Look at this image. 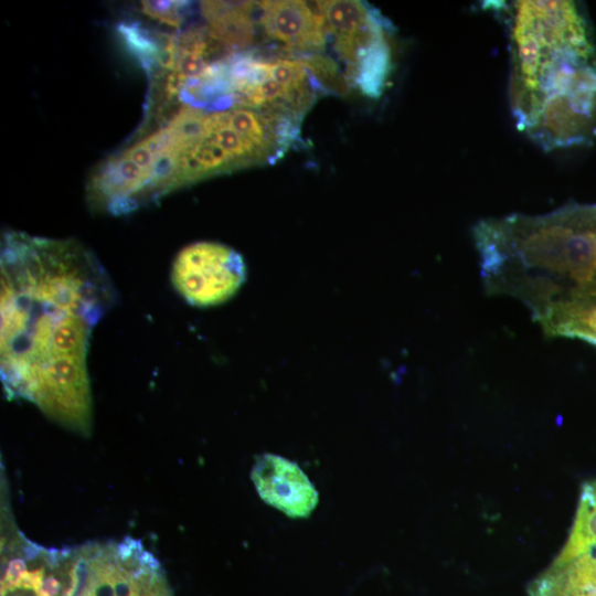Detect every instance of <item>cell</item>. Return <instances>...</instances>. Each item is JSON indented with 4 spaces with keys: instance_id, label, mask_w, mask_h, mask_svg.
<instances>
[{
    "instance_id": "1",
    "label": "cell",
    "mask_w": 596,
    "mask_h": 596,
    "mask_svg": "<svg viewBox=\"0 0 596 596\" xmlns=\"http://www.w3.org/2000/svg\"><path fill=\"white\" fill-rule=\"evenodd\" d=\"M0 279L7 397L30 402L58 425L89 435V340L116 297L107 272L75 240L11 232L3 236Z\"/></svg>"
},
{
    "instance_id": "2",
    "label": "cell",
    "mask_w": 596,
    "mask_h": 596,
    "mask_svg": "<svg viewBox=\"0 0 596 596\" xmlns=\"http://www.w3.org/2000/svg\"><path fill=\"white\" fill-rule=\"evenodd\" d=\"M510 52L517 128L545 151L596 140V30L575 1H489Z\"/></svg>"
},
{
    "instance_id": "3",
    "label": "cell",
    "mask_w": 596,
    "mask_h": 596,
    "mask_svg": "<svg viewBox=\"0 0 596 596\" xmlns=\"http://www.w3.org/2000/svg\"><path fill=\"white\" fill-rule=\"evenodd\" d=\"M472 237L486 292L521 300L534 320L596 289V204L483 219Z\"/></svg>"
},
{
    "instance_id": "4",
    "label": "cell",
    "mask_w": 596,
    "mask_h": 596,
    "mask_svg": "<svg viewBox=\"0 0 596 596\" xmlns=\"http://www.w3.org/2000/svg\"><path fill=\"white\" fill-rule=\"evenodd\" d=\"M230 86L234 105L298 121L327 92L304 57L266 60L246 53L231 55Z\"/></svg>"
},
{
    "instance_id": "5",
    "label": "cell",
    "mask_w": 596,
    "mask_h": 596,
    "mask_svg": "<svg viewBox=\"0 0 596 596\" xmlns=\"http://www.w3.org/2000/svg\"><path fill=\"white\" fill-rule=\"evenodd\" d=\"M246 277L242 256L214 242H198L183 247L171 267V281L189 304L200 307L226 301Z\"/></svg>"
},
{
    "instance_id": "6",
    "label": "cell",
    "mask_w": 596,
    "mask_h": 596,
    "mask_svg": "<svg viewBox=\"0 0 596 596\" xmlns=\"http://www.w3.org/2000/svg\"><path fill=\"white\" fill-rule=\"evenodd\" d=\"M251 477L259 497L291 518L308 517L318 503V492L308 477L281 456H258Z\"/></svg>"
},
{
    "instance_id": "7",
    "label": "cell",
    "mask_w": 596,
    "mask_h": 596,
    "mask_svg": "<svg viewBox=\"0 0 596 596\" xmlns=\"http://www.w3.org/2000/svg\"><path fill=\"white\" fill-rule=\"evenodd\" d=\"M257 9L259 25L268 39L308 55L324 49L328 32L323 19L305 1H259Z\"/></svg>"
},
{
    "instance_id": "8",
    "label": "cell",
    "mask_w": 596,
    "mask_h": 596,
    "mask_svg": "<svg viewBox=\"0 0 596 596\" xmlns=\"http://www.w3.org/2000/svg\"><path fill=\"white\" fill-rule=\"evenodd\" d=\"M201 14L209 36L226 50L248 47L255 38L253 1H201Z\"/></svg>"
},
{
    "instance_id": "9",
    "label": "cell",
    "mask_w": 596,
    "mask_h": 596,
    "mask_svg": "<svg viewBox=\"0 0 596 596\" xmlns=\"http://www.w3.org/2000/svg\"><path fill=\"white\" fill-rule=\"evenodd\" d=\"M529 596H596V550L554 560L530 585Z\"/></svg>"
},
{
    "instance_id": "10",
    "label": "cell",
    "mask_w": 596,
    "mask_h": 596,
    "mask_svg": "<svg viewBox=\"0 0 596 596\" xmlns=\"http://www.w3.org/2000/svg\"><path fill=\"white\" fill-rule=\"evenodd\" d=\"M596 550V479L583 483L567 540L555 560L565 561Z\"/></svg>"
},
{
    "instance_id": "11",
    "label": "cell",
    "mask_w": 596,
    "mask_h": 596,
    "mask_svg": "<svg viewBox=\"0 0 596 596\" xmlns=\"http://www.w3.org/2000/svg\"><path fill=\"white\" fill-rule=\"evenodd\" d=\"M141 11L150 19L180 29L189 14L187 1H141Z\"/></svg>"
}]
</instances>
